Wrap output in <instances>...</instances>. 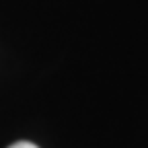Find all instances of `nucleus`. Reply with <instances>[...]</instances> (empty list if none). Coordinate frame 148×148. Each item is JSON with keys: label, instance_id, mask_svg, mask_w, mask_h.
Returning <instances> with one entry per match:
<instances>
[{"label": "nucleus", "instance_id": "nucleus-1", "mask_svg": "<svg viewBox=\"0 0 148 148\" xmlns=\"http://www.w3.org/2000/svg\"><path fill=\"white\" fill-rule=\"evenodd\" d=\"M8 148H37V146H35V144H31V142H16V144L8 146Z\"/></svg>", "mask_w": 148, "mask_h": 148}]
</instances>
